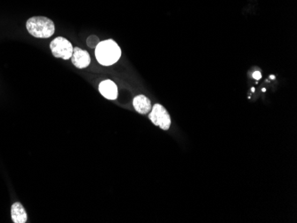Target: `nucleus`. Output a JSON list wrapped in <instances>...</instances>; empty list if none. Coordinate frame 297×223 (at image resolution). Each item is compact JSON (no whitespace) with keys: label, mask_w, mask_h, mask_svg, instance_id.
<instances>
[{"label":"nucleus","mask_w":297,"mask_h":223,"mask_svg":"<svg viewBox=\"0 0 297 223\" xmlns=\"http://www.w3.org/2000/svg\"><path fill=\"white\" fill-rule=\"evenodd\" d=\"M121 54L120 46L112 39L102 41L95 47V57L101 65H113L120 60Z\"/></svg>","instance_id":"nucleus-1"},{"label":"nucleus","mask_w":297,"mask_h":223,"mask_svg":"<svg viewBox=\"0 0 297 223\" xmlns=\"http://www.w3.org/2000/svg\"><path fill=\"white\" fill-rule=\"evenodd\" d=\"M26 28L30 34L39 39H48L55 31L54 22L45 16L31 17L26 23Z\"/></svg>","instance_id":"nucleus-2"},{"label":"nucleus","mask_w":297,"mask_h":223,"mask_svg":"<svg viewBox=\"0 0 297 223\" xmlns=\"http://www.w3.org/2000/svg\"><path fill=\"white\" fill-rule=\"evenodd\" d=\"M50 49L54 57L69 60L72 56L73 46L72 44L62 37H57L50 43Z\"/></svg>","instance_id":"nucleus-3"},{"label":"nucleus","mask_w":297,"mask_h":223,"mask_svg":"<svg viewBox=\"0 0 297 223\" xmlns=\"http://www.w3.org/2000/svg\"><path fill=\"white\" fill-rule=\"evenodd\" d=\"M151 122L155 126H158L162 130H168L171 126V119L166 108L160 104H155L151 108V112L149 115Z\"/></svg>","instance_id":"nucleus-4"},{"label":"nucleus","mask_w":297,"mask_h":223,"mask_svg":"<svg viewBox=\"0 0 297 223\" xmlns=\"http://www.w3.org/2000/svg\"><path fill=\"white\" fill-rule=\"evenodd\" d=\"M71 61L77 69H85L90 64L91 58L86 51L83 50L79 47H74Z\"/></svg>","instance_id":"nucleus-5"},{"label":"nucleus","mask_w":297,"mask_h":223,"mask_svg":"<svg viewBox=\"0 0 297 223\" xmlns=\"http://www.w3.org/2000/svg\"><path fill=\"white\" fill-rule=\"evenodd\" d=\"M99 91L103 96L108 100H116L118 97V87L113 81L107 79L99 85Z\"/></svg>","instance_id":"nucleus-6"},{"label":"nucleus","mask_w":297,"mask_h":223,"mask_svg":"<svg viewBox=\"0 0 297 223\" xmlns=\"http://www.w3.org/2000/svg\"><path fill=\"white\" fill-rule=\"evenodd\" d=\"M133 105L135 110L143 115L149 113L151 109V100L143 94L135 97V99L133 100Z\"/></svg>","instance_id":"nucleus-7"},{"label":"nucleus","mask_w":297,"mask_h":223,"mask_svg":"<svg viewBox=\"0 0 297 223\" xmlns=\"http://www.w3.org/2000/svg\"><path fill=\"white\" fill-rule=\"evenodd\" d=\"M11 217L15 223H25L27 221V212L25 211L23 204L16 202L13 204L11 207Z\"/></svg>","instance_id":"nucleus-8"},{"label":"nucleus","mask_w":297,"mask_h":223,"mask_svg":"<svg viewBox=\"0 0 297 223\" xmlns=\"http://www.w3.org/2000/svg\"><path fill=\"white\" fill-rule=\"evenodd\" d=\"M100 43V39H98L96 36H89L87 39H86V45L90 47V48H95L97 45Z\"/></svg>","instance_id":"nucleus-9"},{"label":"nucleus","mask_w":297,"mask_h":223,"mask_svg":"<svg viewBox=\"0 0 297 223\" xmlns=\"http://www.w3.org/2000/svg\"><path fill=\"white\" fill-rule=\"evenodd\" d=\"M253 77H254V79L255 80H259V79H261V77H262V74L260 71H255L254 73H253Z\"/></svg>","instance_id":"nucleus-10"},{"label":"nucleus","mask_w":297,"mask_h":223,"mask_svg":"<svg viewBox=\"0 0 297 223\" xmlns=\"http://www.w3.org/2000/svg\"><path fill=\"white\" fill-rule=\"evenodd\" d=\"M270 78H271V79H275V76H273V75L270 76Z\"/></svg>","instance_id":"nucleus-11"}]
</instances>
